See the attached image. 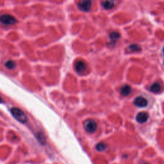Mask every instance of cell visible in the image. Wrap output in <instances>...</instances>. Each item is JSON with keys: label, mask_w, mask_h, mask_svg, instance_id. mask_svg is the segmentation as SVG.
Here are the masks:
<instances>
[{"label": "cell", "mask_w": 164, "mask_h": 164, "mask_svg": "<svg viewBox=\"0 0 164 164\" xmlns=\"http://www.w3.org/2000/svg\"><path fill=\"white\" fill-rule=\"evenodd\" d=\"M149 90L153 93H158L161 90V85L158 82H155L151 85Z\"/></svg>", "instance_id": "11"}, {"label": "cell", "mask_w": 164, "mask_h": 164, "mask_svg": "<svg viewBox=\"0 0 164 164\" xmlns=\"http://www.w3.org/2000/svg\"><path fill=\"white\" fill-rule=\"evenodd\" d=\"M149 114L145 112H141L138 114L136 116V121L139 123L143 124L148 120Z\"/></svg>", "instance_id": "6"}, {"label": "cell", "mask_w": 164, "mask_h": 164, "mask_svg": "<svg viewBox=\"0 0 164 164\" xmlns=\"http://www.w3.org/2000/svg\"><path fill=\"white\" fill-rule=\"evenodd\" d=\"M142 164H149V163H143Z\"/></svg>", "instance_id": "16"}, {"label": "cell", "mask_w": 164, "mask_h": 164, "mask_svg": "<svg viewBox=\"0 0 164 164\" xmlns=\"http://www.w3.org/2000/svg\"><path fill=\"white\" fill-rule=\"evenodd\" d=\"M10 112L16 120L20 122L21 123H27L28 121L27 116L24 114V112L18 108H12L10 110Z\"/></svg>", "instance_id": "1"}, {"label": "cell", "mask_w": 164, "mask_h": 164, "mask_svg": "<svg viewBox=\"0 0 164 164\" xmlns=\"http://www.w3.org/2000/svg\"><path fill=\"white\" fill-rule=\"evenodd\" d=\"M117 0H103L101 5L106 10H110L114 7Z\"/></svg>", "instance_id": "8"}, {"label": "cell", "mask_w": 164, "mask_h": 164, "mask_svg": "<svg viewBox=\"0 0 164 164\" xmlns=\"http://www.w3.org/2000/svg\"><path fill=\"white\" fill-rule=\"evenodd\" d=\"M86 69V64L83 61H78L75 64V70L79 75H82Z\"/></svg>", "instance_id": "7"}, {"label": "cell", "mask_w": 164, "mask_h": 164, "mask_svg": "<svg viewBox=\"0 0 164 164\" xmlns=\"http://www.w3.org/2000/svg\"><path fill=\"white\" fill-rule=\"evenodd\" d=\"M109 38H110V44L112 46H114V44L116 43L117 40L120 38V34L117 31H112L109 34Z\"/></svg>", "instance_id": "9"}, {"label": "cell", "mask_w": 164, "mask_h": 164, "mask_svg": "<svg viewBox=\"0 0 164 164\" xmlns=\"http://www.w3.org/2000/svg\"><path fill=\"white\" fill-rule=\"evenodd\" d=\"M163 56H164V47L163 48ZM164 64V63H163Z\"/></svg>", "instance_id": "15"}, {"label": "cell", "mask_w": 164, "mask_h": 164, "mask_svg": "<svg viewBox=\"0 0 164 164\" xmlns=\"http://www.w3.org/2000/svg\"><path fill=\"white\" fill-rule=\"evenodd\" d=\"M128 49L130 50L132 52H137V51H139L141 50V47L139 45L136 44H131L128 47Z\"/></svg>", "instance_id": "12"}, {"label": "cell", "mask_w": 164, "mask_h": 164, "mask_svg": "<svg viewBox=\"0 0 164 164\" xmlns=\"http://www.w3.org/2000/svg\"><path fill=\"white\" fill-rule=\"evenodd\" d=\"M92 2V0H80L78 6L82 11L89 12L91 8Z\"/></svg>", "instance_id": "3"}, {"label": "cell", "mask_w": 164, "mask_h": 164, "mask_svg": "<svg viewBox=\"0 0 164 164\" xmlns=\"http://www.w3.org/2000/svg\"><path fill=\"white\" fill-rule=\"evenodd\" d=\"M5 66L8 69H14L15 67V63L12 60H7L5 63Z\"/></svg>", "instance_id": "14"}, {"label": "cell", "mask_w": 164, "mask_h": 164, "mask_svg": "<svg viewBox=\"0 0 164 164\" xmlns=\"http://www.w3.org/2000/svg\"><path fill=\"white\" fill-rule=\"evenodd\" d=\"M17 20L16 19L10 14H3L1 17V22L3 24L5 25H12L14 24Z\"/></svg>", "instance_id": "4"}, {"label": "cell", "mask_w": 164, "mask_h": 164, "mask_svg": "<svg viewBox=\"0 0 164 164\" xmlns=\"http://www.w3.org/2000/svg\"><path fill=\"white\" fill-rule=\"evenodd\" d=\"M107 148V144H105L103 142H100L98 143L97 145L96 146V149H97L98 151H104L105 150H106V149Z\"/></svg>", "instance_id": "13"}, {"label": "cell", "mask_w": 164, "mask_h": 164, "mask_svg": "<svg viewBox=\"0 0 164 164\" xmlns=\"http://www.w3.org/2000/svg\"><path fill=\"white\" fill-rule=\"evenodd\" d=\"M97 124H96V121L94 120L88 119L85 122L84 128L88 133H92L95 132L96 130H97Z\"/></svg>", "instance_id": "2"}, {"label": "cell", "mask_w": 164, "mask_h": 164, "mask_svg": "<svg viewBox=\"0 0 164 164\" xmlns=\"http://www.w3.org/2000/svg\"><path fill=\"white\" fill-rule=\"evenodd\" d=\"M133 104L137 107L144 108L146 107L147 105H148V101L142 96H138L136 98H135Z\"/></svg>", "instance_id": "5"}, {"label": "cell", "mask_w": 164, "mask_h": 164, "mask_svg": "<svg viewBox=\"0 0 164 164\" xmlns=\"http://www.w3.org/2000/svg\"><path fill=\"white\" fill-rule=\"evenodd\" d=\"M131 92V88L130 85H124L121 88V93L124 96H129Z\"/></svg>", "instance_id": "10"}]
</instances>
